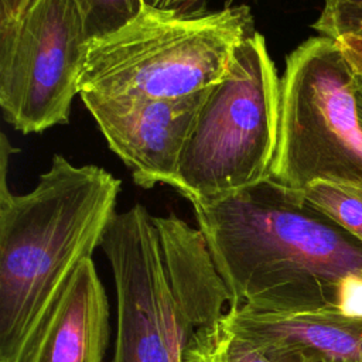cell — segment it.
<instances>
[{
	"label": "cell",
	"mask_w": 362,
	"mask_h": 362,
	"mask_svg": "<svg viewBox=\"0 0 362 362\" xmlns=\"http://www.w3.org/2000/svg\"><path fill=\"white\" fill-rule=\"evenodd\" d=\"M192 206L229 307L339 311L342 280L362 277V242L272 178Z\"/></svg>",
	"instance_id": "6da1fadb"
},
{
	"label": "cell",
	"mask_w": 362,
	"mask_h": 362,
	"mask_svg": "<svg viewBox=\"0 0 362 362\" xmlns=\"http://www.w3.org/2000/svg\"><path fill=\"white\" fill-rule=\"evenodd\" d=\"M0 151V362H28L75 272L100 247L122 181L54 154L34 189L16 195L6 134Z\"/></svg>",
	"instance_id": "7a4b0ae2"
},
{
	"label": "cell",
	"mask_w": 362,
	"mask_h": 362,
	"mask_svg": "<svg viewBox=\"0 0 362 362\" xmlns=\"http://www.w3.org/2000/svg\"><path fill=\"white\" fill-rule=\"evenodd\" d=\"M116 288L112 362H184L194 332L226 313L228 288L206 240L175 214L116 212L100 242Z\"/></svg>",
	"instance_id": "3957f363"
},
{
	"label": "cell",
	"mask_w": 362,
	"mask_h": 362,
	"mask_svg": "<svg viewBox=\"0 0 362 362\" xmlns=\"http://www.w3.org/2000/svg\"><path fill=\"white\" fill-rule=\"evenodd\" d=\"M255 33L246 4L181 13L144 6L126 25L89 42L79 96L174 99L208 89Z\"/></svg>",
	"instance_id": "277c9868"
},
{
	"label": "cell",
	"mask_w": 362,
	"mask_h": 362,
	"mask_svg": "<svg viewBox=\"0 0 362 362\" xmlns=\"http://www.w3.org/2000/svg\"><path fill=\"white\" fill-rule=\"evenodd\" d=\"M280 126V78L255 31L223 79L209 86L184 143L175 189L192 205L212 202L272 175Z\"/></svg>",
	"instance_id": "5b68a950"
},
{
	"label": "cell",
	"mask_w": 362,
	"mask_h": 362,
	"mask_svg": "<svg viewBox=\"0 0 362 362\" xmlns=\"http://www.w3.org/2000/svg\"><path fill=\"white\" fill-rule=\"evenodd\" d=\"M354 79L337 40L310 37L286 57L272 180L294 191L314 181L362 187Z\"/></svg>",
	"instance_id": "8992f818"
},
{
	"label": "cell",
	"mask_w": 362,
	"mask_h": 362,
	"mask_svg": "<svg viewBox=\"0 0 362 362\" xmlns=\"http://www.w3.org/2000/svg\"><path fill=\"white\" fill-rule=\"evenodd\" d=\"M89 42L76 0H33L0 24V106L16 130L69 122Z\"/></svg>",
	"instance_id": "52a82bcc"
},
{
	"label": "cell",
	"mask_w": 362,
	"mask_h": 362,
	"mask_svg": "<svg viewBox=\"0 0 362 362\" xmlns=\"http://www.w3.org/2000/svg\"><path fill=\"white\" fill-rule=\"evenodd\" d=\"M205 92L174 99H81L139 187L163 182L175 189L180 156Z\"/></svg>",
	"instance_id": "ba28073f"
},
{
	"label": "cell",
	"mask_w": 362,
	"mask_h": 362,
	"mask_svg": "<svg viewBox=\"0 0 362 362\" xmlns=\"http://www.w3.org/2000/svg\"><path fill=\"white\" fill-rule=\"evenodd\" d=\"M228 327L273 362H362V318L341 311L228 307Z\"/></svg>",
	"instance_id": "9c48e42d"
},
{
	"label": "cell",
	"mask_w": 362,
	"mask_h": 362,
	"mask_svg": "<svg viewBox=\"0 0 362 362\" xmlns=\"http://www.w3.org/2000/svg\"><path fill=\"white\" fill-rule=\"evenodd\" d=\"M109 300L93 259L75 272L28 362H103Z\"/></svg>",
	"instance_id": "30bf717a"
},
{
	"label": "cell",
	"mask_w": 362,
	"mask_h": 362,
	"mask_svg": "<svg viewBox=\"0 0 362 362\" xmlns=\"http://www.w3.org/2000/svg\"><path fill=\"white\" fill-rule=\"evenodd\" d=\"M184 362H273L247 339L235 334L223 320L198 328L191 337Z\"/></svg>",
	"instance_id": "8fae6325"
},
{
	"label": "cell",
	"mask_w": 362,
	"mask_h": 362,
	"mask_svg": "<svg viewBox=\"0 0 362 362\" xmlns=\"http://www.w3.org/2000/svg\"><path fill=\"white\" fill-rule=\"evenodd\" d=\"M300 194L310 206L362 242V187L314 181Z\"/></svg>",
	"instance_id": "7c38bea8"
},
{
	"label": "cell",
	"mask_w": 362,
	"mask_h": 362,
	"mask_svg": "<svg viewBox=\"0 0 362 362\" xmlns=\"http://www.w3.org/2000/svg\"><path fill=\"white\" fill-rule=\"evenodd\" d=\"M89 41L117 31L146 6L144 0H76Z\"/></svg>",
	"instance_id": "4fadbf2b"
},
{
	"label": "cell",
	"mask_w": 362,
	"mask_h": 362,
	"mask_svg": "<svg viewBox=\"0 0 362 362\" xmlns=\"http://www.w3.org/2000/svg\"><path fill=\"white\" fill-rule=\"evenodd\" d=\"M318 35L332 40L344 34L362 35V8L358 7H322L320 17L311 25Z\"/></svg>",
	"instance_id": "5bb4252c"
},
{
	"label": "cell",
	"mask_w": 362,
	"mask_h": 362,
	"mask_svg": "<svg viewBox=\"0 0 362 362\" xmlns=\"http://www.w3.org/2000/svg\"><path fill=\"white\" fill-rule=\"evenodd\" d=\"M339 311L348 317L362 318V277L348 276L339 287Z\"/></svg>",
	"instance_id": "9a60e30c"
},
{
	"label": "cell",
	"mask_w": 362,
	"mask_h": 362,
	"mask_svg": "<svg viewBox=\"0 0 362 362\" xmlns=\"http://www.w3.org/2000/svg\"><path fill=\"white\" fill-rule=\"evenodd\" d=\"M346 61L355 74L362 75V35L344 34L337 38Z\"/></svg>",
	"instance_id": "2e32d148"
},
{
	"label": "cell",
	"mask_w": 362,
	"mask_h": 362,
	"mask_svg": "<svg viewBox=\"0 0 362 362\" xmlns=\"http://www.w3.org/2000/svg\"><path fill=\"white\" fill-rule=\"evenodd\" d=\"M33 0H0V24L17 18Z\"/></svg>",
	"instance_id": "e0dca14e"
},
{
	"label": "cell",
	"mask_w": 362,
	"mask_h": 362,
	"mask_svg": "<svg viewBox=\"0 0 362 362\" xmlns=\"http://www.w3.org/2000/svg\"><path fill=\"white\" fill-rule=\"evenodd\" d=\"M354 95H355V102H356L358 117H359V122H361V126H362V75L361 74H355Z\"/></svg>",
	"instance_id": "ac0fdd59"
},
{
	"label": "cell",
	"mask_w": 362,
	"mask_h": 362,
	"mask_svg": "<svg viewBox=\"0 0 362 362\" xmlns=\"http://www.w3.org/2000/svg\"><path fill=\"white\" fill-rule=\"evenodd\" d=\"M358 7L362 8V0H324V7Z\"/></svg>",
	"instance_id": "d6986e66"
},
{
	"label": "cell",
	"mask_w": 362,
	"mask_h": 362,
	"mask_svg": "<svg viewBox=\"0 0 362 362\" xmlns=\"http://www.w3.org/2000/svg\"><path fill=\"white\" fill-rule=\"evenodd\" d=\"M144 3H146V4H148V3H150V0H144Z\"/></svg>",
	"instance_id": "ffe728a7"
}]
</instances>
